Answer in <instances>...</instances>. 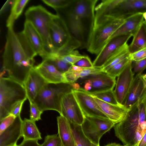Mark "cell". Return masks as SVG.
Here are the masks:
<instances>
[{
    "label": "cell",
    "instance_id": "6f0895ef",
    "mask_svg": "<svg viewBox=\"0 0 146 146\" xmlns=\"http://www.w3.org/2000/svg\"><path fill=\"white\" fill-rule=\"evenodd\" d=\"M92 146H98V145H96L95 144H94L92 143Z\"/></svg>",
    "mask_w": 146,
    "mask_h": 146
},
{
    "label": "cell",
    "instance_id": "836d02e7",
    "mask_svg": "<svg viewBox=\"0 0 146 146\" xmlns=\"http://www.w3.org/2000/svg\"><path fill=\"white\" fill-rule=\"evenodd\" d=\"M130 60L129 57H127L113 65L106 72L110 77L115 78L123 70Z\"/></svg>",
    "mask_w": 146,
    "mask_h": 146
},
{
    "label": "cell",
    "instance_id": "7c38bea8",
    "mask_svg": "<svg viewBox=\"0 0 146 146\" xmlns=\"http://www.w3.org/2000/svg\"><path fill=\"white\" fill-rule=\"evenodd\" d=\"M132 36L131 34H125L116 36L109 40L94 61L93 67L102 68L121 46L127 43Z\"/></svg>",
    "mask_w": 146,
    "mask_h": 146
},
{
    "label": "cell",
    "instance_id": "e0dca14e",
    "mask_svg": "<svg viewBox=\"0 0 146 146\" xmlns=\"http://www.w3.org/2000/svg\"><path fill=\"white\" fill-rule=\"evenodd\" d=\"M23 120L20 115L17 116L13 123L0 134V146H12L17 145L22 137Z\"/></svg>",
    "mask_w": 146,
    "mask_h": 146
},
{
    "label": "cell",
    "instance_id": "7a4b0ae2",
    "mask_svg": "<svg viewBox=\"0 0 146 146\" xmlns=\"http://www.w3.org/2000/svg\"><path fill=\"white\" fill-rule=\"evenodd\" d=\"M3 61L2 72L24 85L35 60L26 54L13 28L7 30Z\"/></svg>",
    "mask_w": 146,
    "mask_h": 146
},
{
    "label": "cell",
    "instance_id": "f907efd6",
    "mask_svg": "<svg viewBox=\"0 0 146 146\" xmlns=\"http://www.w3.org/2000/svg\"><path fill=\"white\" fill-rule=\"evenodd\" d=\"M72 87L75 90H78L81 87L79 83L76 82L71 84Z\"/></svg>",
    "mask_w": 146,
    "mask_h": 146
},
{
    "label": "cell",
    "instance_id": "ba28073f",
    "mask_svg": "<svg viewBox=\"0 0 146 146\" xmlns=\"http://www.w3.org/2000/svg\"><path fill=\"white\" fill-rule=\"evenodd\" d=\"M115 125L108 118L85 116L81 125L85 135L91 142L100 146L101 137Z\"/></svg>",
    "mask_w": 146,
    "mask_h": 146
},
{
    "label": "cell",
    "instance_id": "277c9868",
    "mask_svg": "<svg viewBox=\"0 0 146 146\" xmlns=\"http://www.w3.org/2000/svg\"><path fill=\"white\" fill-rule=\"evenodd\" d=\"M73 90L70 84L47 83L41 89L33 102L42 112L52 110L57 111L60 115L62 98Z\"/></svg>",
    "mask_w": 146,
    "mask_h": 146
},
{
    "label": "cell",
    "instance_id": "603a6c76",
    "mask_svg": "<svg viewBox=\"0 0 146 146\" xmlns=\"http://www.w3.org/2000/svg\"><path fill=\"white\" fill-rule=\"evenodd\" d=\"M58 135L63 146H74L73 135L68 121L60 115L57 117Z\"/></svg>",
    "mask_w": 146,
    "mask_h": 146
},
{
    "label": "cell",
    "instance_id": "ac0fdd59",
    "mask_svg": "<svg viewBox=\"0 0 146 146\" xmlns=\"http://www.w3.org/2000/svg\"><path fill=\"white\" fill-rule=\"evenodd\" d=\"M84 77L91 82L92 89L87 92L90 93L113 90L116 83L115 78L110 77L103 71Z\"/></svg>",
    "mask_w": 146,
    "mask_h": 146
},
{
    "label": "cell",
    "instance_id": "30bf717a",
    "mask_svg": "<svg viewBox=\"0 0 146 146\" xmlns=\"http://www.w3.org/2000/svg\"><path fill=\"white\" fill-rule=\"evenodd\" d=\"M146 11V0H121L111 10L106 20L125 19L133 14Z\"/></svg>",
    "mask_w": 146,
    "mask_h": 146
},
{
    "label": "cell",
    "instance_id": "d590c367",
    "mask_svg": "<svg viewBox=\"0 0 146 146\" xmlns=\"http://www.w3.org/2000/svg\"><path fill=\"white\" fill-rule=\"evenodd\" d=\"M72 0H42L47 5L54 9L55 10L62 8L67 6Z\"/></svg>",
    "mask_w": 146,
    "mask_h": 146
},
{
    "label": "cell",
    "instance_id": "680465c9",
    "mask_svg": "<svg viewBox=\"0 0 146 146\" xmlns=\"http://www.w3.org/2000/svg\"><path fill=\"white\" fill-rule=\"evenodd\" d=\"M17 145H15L12 146H17Z\"/></svg>",
    "mask_w": 146,
    "mask_h": 146
},
{
    "label": "cell",
    "instance_id": "4dcf8cb0",
    "mask_svg": "<svg viewBox=\"0 0 146 146\" xmlns=\"http://www.w3.org/2000/svg\"><path fill=\"white\" fill-rule=\"evenodd\" d=\"M86 92L94 97L107 103L115 105H120L117 100L113 90L93 93Z\"/></svg>",
    "mask_w": 146,
    "mask_h": 146
},
{
    "label": "cell",
    "instance_id": "b9f144b4",
    "mask_svg": "<svg viewBox=\"0 0 146 146\" xmlns=\"http://www.w3.org/2000/svg\"><path fill=\"white\" fill-rule=\"evenodd\" d=\"M72 65L84 68H90L93 67V63L89 57L86 56H83L81 59Z\"/></svg>",
    "mask_w": 146,
    "mask_h": 146
},
{
    "label": "cell",
    "instance_id": "9a60e30c",
    "mask_svg": "<svg viewBox=\"0 0 146 146\" xmlns=\"http://www.w3.org/2000/svg\"><path fill=\"white\" fill-rule=\"evenodd\" d=\"M141 74L134 77L124 106L129 110L133 106L144 102L146 98V82Z\"/></svg>",
    "mask_w": 146,
    "mask_h": 146
},
{
    "label": "cell",
    "instance_id": "9f6ffc18",
    "mask_svg": "<svg viewBox=\"0 0 146 146\" xmlns=\"http://www.w3.org/2000/svg\"><path fill=\"white\" fill-rule=\"evenodd\" d=\"M144 102V105H145V111L146 115V98L145 99V100Z\"/></svg>",
    "mask_w": 146,
    "mask_h": 146
},
{
    "label": "cell",
    "instance_id": "83f0119b",
    "mask_svg": "<svg viewBox=\"0 0 146 146\" xmlns=\"http://www.w3.org/2000/svg\"><path fill=\"white\" fill-rule=\"evenodd\" d=\"M29 0H14L11 13L6 21V26L9 28H13L14 22L21 15L23 9Z\"/></svg>",
    "mask_w": 146,
    "mask_h": 146
},
{
    "label": "cell",
    "instance_id": "f546056e",
    "mask_svg": "<svg viewBox=\"0 0 146 146\" xmlns=\"http://www.w3.org/2000/svg\"><path fill=\"white\" fill-rule=\"evenodd\" d=\"M45 60L53 64L61 73L64 74L67 71L72 65L67 63L54 53L50 54Z\"/></svg>",
    "mask_w": 146,
    "mask_h": 146
},
{
    "label": "cell",
    "instance_id": "f6af8a7d",
    "mask_svg": "<svg viewBox=\"0 0 146 146\" xmlns=\"http://www.w3.org/2000/svg\"><path fill=\"white\" fill-rule=\"evenodd\" d=\"M26 100L20 101L15 104L11 109L10 114L13 115L16 117L20 115L23 105Z\"/></svg>",
    "mask_w": 146,
    "mask_h": 146
},
{
    "label": "cell",
    "instance_id": "7402d4cb",
    "mask_svg": "<svg viewBox=\"0 0 146 146\" xmlns=\"http://www.w3.org/2000/svg\"><path fill=\"white\" fill-rule=\"evenodd\" d=\"M144 21L143 13H138L129 16L125 19V22L111 36L108 41L121 35L131 34L133 35Z\"/></svg>",
    "mask_w": 146,
    "mask_h": 146
},
{
    "label": "cell",
    "instance_id": "f5cc1de1",
    "mask_svg": "<svg viewBox=\"0 0 146 146\" xmlns=\"http://www.w3.org/2000/svg\"><path fill=\"white\" fill-rule=\"evenodd\" d=\"M143 16L144 20L146 21V11L143 13Z\"/></svg>",
    "mask_w": 146,
    "mask_h": 146
},
{
    "label": "cell",
    "instance_id": "74e56055",
    "mask_svg": "<svg viewBox=\"0 0 146 146\" xmlns=\"http://www.w3.org/2000/svg\"><path fill=\"white\" fill-rule=\"evenodd\" d=\"M83 56L78 50H75L67 55L59 57L64 62L73 65Z\"/></svg>",
    "mask_w": 146,
    "mask_h": 146
},
{
    "label": "cell",
    "instance_id": "bcb514c9",
    "mask_svg": "<svg viewBox=\"0 0 146 146\" xmlns=\"http://www.w3.org/2000/svg\"><path fill=\"white\" fill-rule=\"evenodd\" d=\"M40 145L38 143V140L23 139L22 142L17 146H40Z\"/></svg>",
    "mask_w": 146,
    "mask_h": 146
},
{
    "label": "cell",
    "instance_id": "681fc988",
    "mask_svg": "<svg viewBox=\"0 0 146 146\" xmlns=\"http://www.w3.org/2000/svg\"><path fill=\"white\" fill-rule=\"evenodd\" d=\"M137 146H146V132Z\"/></svg>",
    "mask_w": 146,
    "mask_h": 146
},
{
    "label": "cell",
    "instance_id": "1f68e13d",
    "mask_svg": "<svg viewBox=\"0 0 146 146\" xmlns=\"http://www.w3.org/2000/svg\"><path fill=\"white\" fill-rule=\"evenodd\" d=\"M16 34L17 37L26 54L31 58L34 59V58L37 55V54L33 47L23 31Z\"/></svg>",
    "mask_w": 146,
    "mask_h": 146
},
{
    "label": "cell",
    "instance_id": "816d5d0a",
    "mask_svg": "<svg viewBox=\"0 0 146 146\" xmlns=\"http://www.w3.org/2000/svg\"><path fill=\"white\" fill-rule=\"evenodd\" d=\"M127 145H121L120 144L115 143H112L108 144L105 146H126Z\"/></svg>",
    "mask_w": 146,
    "mask_h": 146
},
{
    "label": "cell",
    "instance_id": "11a10c76",
    "mask_svg": "<svg viewBox=\"0 0 146 146\" xmlns=\"http://www.w3.org/2000/svg\"><path fill=\"white\" fill-rule=\"evenodd\" d=\"M142 76L143 79L146 82V74H145L144 75H142Z\"/></svg>",
    "mask_w": 146,
    "mask_h": 146
},
{
    "label": "cell",
    "instance_id": "d6a6232c",
    "mask_svg": "<svg viewBox=\"0 0 146 146\" xmlns=\"http://www.w3.org/2000/svg\"><path fill=\"white\" fill-rule=\"evenodd\" d=\"M81 46L80 42L74 38L71 37L67 43L56 53H54L58 57L67 55Z\"/></svg>",
    "mask_w": 146,
    "mask_h": 146
},
{
    "label": "cell",
    "instance_id": "c3c4849f",
    "mask_svg": "<svg viewBox=\"0 0 146 146\" xmlns=\"http://www.w3.org/2000/svg\"><path fill=\"white\" fill-rule=\"evenodd\" d=\"M84 80V86L83 88H81L86 92H89L92 89V83L91 81L85 77L81 78Z\"/></svg>",
    "mask_w": 146,
    "mask_h": 146
},
{
    "label": "cell",
    "instance_id": "ab89813d",
    "mask_svg": "<svg viewBox=\"0 0 146 146\" xmlns=\"http://www.w3.org/2000/svg\"><path fill=\"white\" fill-rule=\"evenodd\" d=\"M30 104V119L35 121L41 119V115L43 112L33 102Z\"/></svg>",
    "mask_w": 146,
    "mask_h": 146
},
{
    "label": "cell",
    "instance_id": "ee69618b",
    "mask_svg": "<svg viewBox=\"0 0 146 146\" xmlns=\"http://www.w3.org/2000/svg\"><path fill=\"white\" fill-rule=\"evenodd\" d=\"M102 68L93 67L92 68H84L80 73V78H83L102 71Z\"/></svg>",
    "mask_w": 146,
    "mask_h": 146
},
{
    "label": "cell",
    "instance_id": "8992f818",
    "mask_svg": "<svg viewBox=\"0 0 146 146\" xmlns=\"http://www.w3.org/2000/svg\"><path fill=\"white\" fill-rule=\"evenodd\" d=\"M56 15L40 5L29 7L25 13V20L32 24L40 36L45 50L50 54L54 52L50 36L49 25L51 20Z\"/></svg>",
    "mask_w": 146,
    "mask_h": 146
},
{
    "label": "cell",
    "instance_id": "5bb4252c",
    "mask_svg": "<svg viewBox=\"0 0 146 146\" xmlns=\"http://www.w3.org/2000/svg\"><path fill=\"white\" fill-rule=\"evenodd\" d=\"M73 92L85 116L108 118L91 94L81 89Z\"/></svg>",
    "mask_w": 146,
    "mask_h": 146
},
{
    "label": "cell",
    "instance_id": "8d00e7d4",
    "mask_svg": "<svg viewBox=\"0 0 146 146\" xmlns=\"http://www.w3.org/2000/svg\"><path fill=\"white\" fill-rule=\"evenodd\" d=\"M131 67L134 77L141 74L146 68V58L138 61H131Z\"/></svg>",
    "mask_w": 146,
    "mask_h": 146
},
{
    "label": "cell",
    "instance_id": "db71d44e",
    "mask_svg": "<svg viewBox=\"0 0 146 146\" xmlns=\"http://www.w3.org/2000/svg\"><path fill=\"white\" fill-rule=\"evenodd\" d=\"M143 25L146 31V21H145V20L143 23Z\"/></svg>",
    "mask_w": 146,
    "mask_h": 146
},
{
    "label": "cell",
    "instance_id": "f1b7e54d",
    "mask_svg": "<svg viewBox=\"0 0 146 146\" xmlns=\"http://www.w3.org/2000/svg\"><path fill=\"white\" fill-rule=\"evenodd\" d=\"M130 53L127 43L121 46L102 67L103 71L106 72L113 65L126 58L129 56Z\"/></svg>",
    "mask_w": 146,
    "mask_h": 146
},
{
    "label": "cell",
    "instance_id": "44dd1931",
    "mask_svg": "<svg viewBox=\"0 0 146 146\" xmlns=\"http://www.w3.org/2000/svg\"><path fill=\"white\" fill-rule=\"evenodd\" d=\"M34 67L47 83H67L63 74L59 71L53 64L45 60H42Z\"/></svg>",
    "mask_w": 146,
    "mask_h": 146
},
{
    "label": "cell",
    "instance_id": "ffe728a7",
    "mask_svg": "<svg viewBox=\"0 0 146 146\" xmlns=\"http://www.w3.org/2000/svg\"><path fill=\"white\" fill-rule=\"evenodd\" d=\"M94 98L103 113L115 125L123 121L126 117L129 110L124 106L112 104Z\"/></svg>",
    "mask_w": 146,
    "mask_h": 146
},
{
    "label": "cell",
    "instance_id": "d4e9b609",
    "mask_svg": "<svg viewBox=\"0 0 146 146\" xmlns=\"http://www.w3.org/2000/svg\"><path fill=\"white\" fill-rule=\"evenodd\" d=\"M22 134L24 139L38 141L42 139L35 121L30 119L25 118L23 120Z\"/></svg>",
    "mask_w": 146,
    "mask_h": 146
},
{
    "label": "cell",
    "instance_id": "91938a15",
    "mask_svg": "<svg viewBox=\"0 0 146 146\" xmlns=\"http://www.w3.org/2000/svg\"><path fill=\"white\" fill-rule=\"evenodd\" d=\"M126 146H131L127 145Z\"/></svg>",
    "mask_w": 146,
    "mask_h": 146
},
{
    "label": "cell",
    "instance_id": "9c48e42d",
    "mask_svg": "<svg viewBox=\"0 0 146 146\" xmlns=\"http://www.w3.org/2000/svg\"><path fill=\"white\" fill-rule=\"evenodd\" d=\"M49 32L53 53H55L67 43L71 36L64 21L57 14L50 22Z\"/></svg>",
    "mask_w": 146,
    "mask_h": 146
},
{
    "label": "cell",
    "instance_id": "cb8c5ba5",
    "mask_svg": "<svg viewBox=\"0 0 146 146\" xmlns=\"http://www.w3.org/2000/svg\"><path fill=\"white\" fill-rule=\"evenodd\" d=\"M121 1L103 0L96 6L94 27L104 23L111 10Z\"/></svg>",
    "mask_w": 146,
    "mask_h": 146
},
{
    "label": "cell",
    "instance_id": "52a82bcc",
    "mask_svg": "<svg viewBox=\"0 0 146 146\" xmlns=\"http://www.w3.org/2000/svg\"><path fill=\"white\" fill-rule=\"evenodd\" d=\"M125 21L123 19H110L94 27L87 50L98 55L111 36Z\"/></svg>",
    "mask_w": 146,
    "mask_h": 146
},
{
    "label": "cell",
    "instance_id": "7dc6e473",
    "mask_svg": "<svg viewBox=\"0 0 146 146\" xmlns=\"http://www.w3.org/2000/svg\"><path fill=\"white\" fill-rule=\"evenodd\" d=\"M14 0H7L2 7L0 11L1 14L7 11L9 9L12 8L14 3Z\"/></svg>",
    "mask_w": 146,
    "mask_h": 146
},
{
    "label": "cell",
    "instance_id": "e575fe53",
    "mask_svg": "<svg viewBox=\"0 0 146 146\" xmlns=\"http://www.w3.org/2000/svg\"><path fill=\"white\" fill-rule=\"evenodd\" d=\"M40 146H63L58 134L47 135Z\"/></svg>",
    "mask_w": 146,
    "mask_h": 146
},
{
    "label": "cell",
    "instance_id": "d6986e66",
    "mask_svg": "<svg viewBox=\"0 0 146 146\" xmlns=\"http://www.w3.org/2000/svg\"><path fill=\"white\" fill-rule=\"evenodd\" d=\"M35 51L42 58L43 60L50 56L45 50L42 38L32 24L25 20L23 31Z\"/></svg>",
    "mask_w": 146,
    "mask_h": 146
},
{
    "label": "cell",
    "instance_id": "60d3db41",
    "mask_svg": "<svg viewBox=\"0 0 146 146\" xmlns=\"http://www.w3.org/2000/svg\"><path fill=\"white\" fill-rule=\"evenodd\" d=\"M16 117L13 115L10 114L0 121V134L12 124Z\"/></svg>",
    "mask_w": 146,
    "mask_h": 146
},
{
    "label": "cell",
    "instance_id": "4fadbf2b",
    "mask_svg": "<svg viewBox=\"0 0 146 146\" xmlns=\"http://www.w3.org/2000/svg\"><path fill=\"white\" fill-rule=\"evenodd\" d=\"M134 78L132 70L131 61L130 60L118 76L114 90L117 100L120 104L124 106Z\"/></svg>",
    "mask_w": 146,
    "mask_h": 146
},
{
    "label": "cell",
    "instance_id": "4316f807",
    "mask_svg": "<svg viewBox=\"0 0 146 146\" xmlns=\"http://www.w3.org/2000/svg\"><path fill=\"white\" fill-rule=\"evenodd\" d=\"M69 122L73 135L74 146H92V143L85 135L81 125Z\"/></svg>",
    "mask_w": 146,
    "mask_h": 146
},
{
    "label": "cell",
    "instance_id": "f35d334b",
    "mask_svg": "<svg viewBox=\"0 0 146 146\" xmlns=\"http://www.w3.org/2000/svg\"><path fill=\"white\" fill-rule=\"evenodd\" d=\"M80 72L73 70L70 68L67 71L63 74L66 82L72 84L76 82L80 78Z\"/></svg>",
    "mask_w": 146,
    "mask_h": 146
},
{
    "label": "cell",
    "instance_id": "5b68a950",
    "mask_svg": "<svg viewBox=\"0 0 146 146\" xmlns=\"http://www.w3.org/2000/svg\"><path fill=\"white\" fill-rule=\"evenodd\" d=\"M27 98L23 85L9 77L0 76V121L10 114L15 104Z\"/></svg>",
    "mask_w": 146,
    "mask_h": 146
},
{
    "label": "cell",
    "instance_id": "8fae6325",
    "mask_svg": "<svg viewBox=\"0 0 146 146\" xmlns=\"http://www.w3.org/2000/svg\"><path fill=\"white\" fill-rule=\"evenodd\" d=\"M62 115L69 121L81 125L85 115L73 91L65 95L61 101Z\"/></svg>",
    "mask_w": 146,
    "mask_h": 146
},
{
    "label": "cell",
    "instance_id": "2e32d148",
    "mask_svg": "<svg viewBox=\"0 0 146 146\" xmlns=\"http://www.w3.org/2000/svg\"><path fill=\"white\" fill-rule=\"evenodd\" d=\"M47 83L34 66L24 84L29 103L33 102L41 89Z\"/></svg>",
    "mask_w": 146,
    "mask_h": 146
},
{
    "label": "cell",
    "instance_id": "484cf974",
    "mask_svg": "<svg viewBox=\"0 0 146 146\" xmlns=\"http://www.w3.org/2000/svg\"><path fill=\"white\" fill-rule=\"evenodd\" d=\"M133 36V39L129 46L130 53L146 48V31L143 23Z\"/></svg>",
    "mask_w": 146,
    "mask_h": 146
},
{
    "label": "cell",
    "instance_id": "7bdbcfd3",
    "mask_svg": "<svg viewBox=\"0 0 146 146\" xmlns=\"http://www.w3.org/2000/svg\"><path fill=\"white\" fill-rule=\"evenodd\" d=\"M129 57L131 61H138L146 58V48L130 53Z\"/></svg>",
    "mask_w": 146,
    "mask_h": 146
},
{
    "label": "cell",
    "instance_id": "6da1fadb",
    "mask_svg": "<svg viewBox=\"0 0 146 146\" xmlns=\"http://www.w3.org/2000/svg\"><path fill=\"white\" fill-rule=\"evenodd\" d=\"M98 0H72L56 11L65 23L71 37L87 49L94 25L95 8Z\"/></svg>",
    "mask_w": 146,
    "mask_h": 146
},
{
    "label": "cell",
    "instance_id": "3957f363",
    "mask_svg": "<svg viewBox=\"0 0 146 146\" xmlns=\"http://www.w3.org/2000/svg\"><path fill=\"white\" fill-rule=\"evenodd\" d=\"M145 121L144 102L136 105L129 110L124 120L115 125V135L124 145L137 146L146 132L141 128Z\"/></svg>",
    "mask_w": 146,
    "mask_h": 146
}]
</instances>
